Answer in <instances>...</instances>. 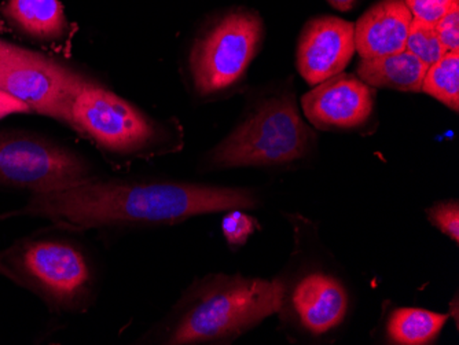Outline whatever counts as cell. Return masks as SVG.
<instances>
[{
	"mask_svg": "<svg viewBox=\"0 0 459 345\" xmlns=\"http://www.w3.org/2000/svg\"><path fill=\"white\" fill-rule=\"evenodd\" d=\"M311 131L290 95L271 99L230 134L210 154L216 168L280 166L306 154Z\"/></svg>",
	"mask_w": 459,
	"mask_h": 345,
	"instance_id": "obj_4",
	"label": "cell"
},
{
	"mask_svg": "<svg viewBox=\"0 0 459 345\" xmlns=\"http://www.w3.org/2000/svg\"><path fill=\"white\" fill-rule=\"evenodd\" d=\"M443 47L447 51H459V2L435 25Z\"/></svg>",
	"mask_w": 459,
	"mask_h": 345,
	"instance_id": "obj_21",
	"label": "cell"
},
{
	"mask_svg": "<svg viewBox=\"0 0 459 345\" xmlns=\"http://www.w3.org/2000/svg\"><path fill=\"white\" fill-rule=\"evenodd\" d=\"M447 319L445 314L422 308H399L389 318L388 334L396 344H427L440 333Z\"/></svg>",
	"mask_w": 459,
	"mask_h": 345,
	"instance_id": "obj_15",
	"label": "cell"
},
{
	"mask_svg": "<svg viewBox=\"0 0 459 345\" xmlns=\"http://www.w3.org/2000/svg\"><path fill=\"white\" fill-rule=\"evenodd\" d=\"M20 113H30V108L0 90V118L10 115H20Z\"/></svg>",
	"mask_w": 459,
	"mask_h": 345,
	"instance_id": "obj_22",
	"label": "cell"
},
{
	"mask_svg": "<svg viewBox=\"0 0 459 345\" xmlns=\"http://www.w3.org/2000/svg\"><path fill=\"white\" fill-rule=\"evenodd\" d=\"M4 12L22 32L40 40L62 38L68 27L59 0H9Z\"/></svg>",
	"mask_w": 459,
	"mask_h": 345,
	"instance_id": "obj_14",
	"label": "cell"
},
{
	"mask_svg": "<svg viewBox=\"0 0 459 345\" xmlns=\"http://www.w3.org/2000/svg\"><path fill=\"white\" fill-rule=\"evenodd\" d=\"M0 275L56 311L89 307L94 278L86 254L62 239H22L0 251Z\"/></svg>",
	"mask_w": 459,
	"mask_h": 345,
	"instance_id": "obj_3",
	"label": "cell"
},
{
	"mask_svg": "<svg viewBox=\"0 0 459 345\" xmlns=\"http://www.w3.org/2000/svg\"><path fill=\"white\" fill-rule=\"evenodd\" d=\"M427 69L422 61L404 50L391 56L362 58L358 65V76L370 87L419 92Z\"/></svg>",
	"mask_w": 459,
	"mask_h": 345,
	"instance_id": "obj_13",
	"label": "cell"
},
{
	"mask_svg": "<svg viewBox=\"0 0 459 345\" xmlns=\"http://www.w3.org/2000/svg\"><path fill=\"white\" fill-rule=\"evenodd\" d=\"M421 91L459 110V51H447L437 63L428 66Z\"/></svg>",
	"mask_w": 459,
	"mask_h": 345,
	"instance_id": "obj_16",
	"label": "cell"
},
{
	"mask_svg": "<svg viewBox=\"0 0 459 345\" xmlns=\"http://www.w3.org/2000/svg\"><path fill=\"white\" fill-rule=\"evenodd\" d=\"M84 77L54 59L20 48L0 68V90L21 100L30 112L69 125L72 102Z\"/></svg>",
	"mask_w": 459,
	"mask_h": 345,
	"instance_id": "obj_8",
	"label": "cell"
},
{
	"mask_svg": "<svg viewBox=\"0 0 459 345\" xmlns=\"http://www.w3.org/2000/svg\"><path fill=\"white\" fill-rule=\"evenodd\" d=\"M301 107L312 125L324 130L362 125L373 112L374 95L359 77L340 73L307 92Z\"/></svg>",
	"mask_w": 459,
	"mask_h": 345,
	"instance_id": "obj_10",
	"label": "cell"
},
{
	"mask_svg": "<svg viewBox=\"0 0 459 345\" xmlns=\"http://www.w3.org/2000/svg\"><path fill=\"white\" fill-rule=\"evenodd\" d=\"M406 50L417 56L427 66L437 63L447 50L443 47L435 25L412 17L407 35Z\"/></svg>",
	"mask_w": 459,
	"mask_h": 345,
	"instance_id": "obj_17",
	"label": "cell"
},
{
	"mask_svg": "<svg viewBox=\"0 0 459 345\" xmlns=\"http://www.w3.org/2000/svg\"><path fill=\"white\" fill-rule=\"evenodd\" d=\"M263 40V22L256 13L233 12L221 18L190 56L195 86L201 95L233 86L254 61Z\"/></svg>",
	"mask_w": 459,
	"mask_h": 345,
	"instance_id": "obj_6",
	"label": "cell"
},
{
	"mask_svg": "<svg viewBox=\"0 0 459 345\" xmlns=\"http://www.w3.org/2000/svg\"><path fill=\"white\" fill-rule=\"evenodd\" d=\"M412 17L436 25L459 0H404Z\"/></svg>",
	"mask_w": 459,
	"mask_h": 345,
	"instance_id": "obj_20",
	"label": "cell"
},
{
	"mask_svg": "<svg viewBox=\"0 0 459 345\" xmlns=\"http://www.w3.org/2000/svg\"><path fill=\"white\" fill-rule=\"evenodd\" d=\"M254 193L237 187L92 177L56 192L30 194L20 210L0 218L33 216L74 230L178 223L192 216L249 210Z\"/></svg>",
	"mask_w": 459,
	"mask_h": 345,
	"instance_id": "obj_1",
	"label": "cell"
},
{
	"mask_svg": "<svg viewBox=\"0 0 459 345\" xmlns=\"http://www.w3.org/2000/svg\"><path fill=\"white\" fill-rule=\"evenodd\" d=\"M334 9L340 10V12H348L357 4L358 0H327Z\"/></svg>",
	"mask_w": 459,
	"mask_h": 345,
	"instance_id": "obj_24",
	"label": "cell"
},
{
	"mask_svg": "<svg viewBox=\"0 0 459 345\" xmlns=\"http://www.w3.org/2000/svg\"><path fill=\"white\" fill-rule=\"evenodd\" d=\"M69 125L121 156L143 151L157 136L153 121L141 110L87 79L72 102Z\"/></svg>",
	"mask_w": 459,
	"mask_h": 345,
	"instance_id": "obj_7",
	"label": "cell"
},
{
	"mask_svg": "<svg viewBox=\"0 0 459 345\" xmlns=\"http://www.w3.org/2000/svg\"><path fill=\"white\" fill-rule=\"evenodd\" d=\"M355 27L337 17L312 20L301 32L298 68L311 86L342 73L355 53Z\"/></svg>",
	"mask_w": 459,
	"mask_h": 345,
	"instance_id": "obj_9",
	"label": "cell"
},
{
	"mask_svg": "<svg viewBox=\"0 0 459 345\" xmlns=\"http://www.w3.org/2000/svg\"><path fill=\"white\" fill-rule=\"evenodd\" d=\"M285 285L236 275L204 280L169 334V344L233 339L282 308Z\"/></svg>",
	"mask_w": 459,
	"mask_h": 345,
	"instance_id": "obj_2",
	"label": "cell"
},
{
	"mask_svg": "<svg viewBox=\"0 0 459 345\" xmlns=\"http://www.w3.org/2000/svg\"><path fill=\"white\" fill-rule=\"evenodd\" d=\"M20 48L21 47H18V46L10 45V43L0 40V68H2L4 64L9 63L10 59L20 51Z\"/></svg>",
	"mask_w": 459,
	"mask_h": 345,
	"instance_id": "obj_23",
	"label": "cell"
},
{
	"mask_svg": "<svg viewBox=\"0 0 459 345\" xmlns=\"http://www.w3.org/2000/svg\"><path fill=\"white\" fill-rule=\"evenodd\" d=\"M91 167L64 146L24 133H0V185L30 194L92 179Z\"/></svg>",
	"mask_w": 459,
	"mask_h": 345,
	"instance_id": "obj_5",
	"label": "cell"
},
{
	"mask_svg": "<svg viewBox=\"0 0 459 345\" xmlns=\"http://www.w3.org/2000/svg\"><path fill=\"white\" fill-rule=\"evenodd\" d=\"M293 304L301 323L316 334L326 333L342 323L348 298L339 280L325 274H309L299 282Z\"/></svg>",
	"mask_w": 459,
	"mask_h": 345,
	"instance_id": "obj_12",
	"label": "cell"
},
{
	"mask_svg": "<svg viewBox=\"0 0 459 345\" xmlns=\"http://www.w3.org/2000/svg\"><path fill=\"white\" fill-rule=\"evenodd\" d=\"M412 14L404 0H381L358 20L355 48L362 58L391 56L406 50Z\"/></svg>",
	"mask_w": 459,
	"mask_h": 345,
	"instance_id": "obj_11",
	"label": "cell"
},
{
	"mask_svg": "<svg viewBox=\"0 0 459 345\" xmlns=\"http://www.w3.org/2000/svg\"><path fill=\"white\" fill-rule=\"evenodd\" d=\"M428 216L432 225L439 229L446 236L459 241V207L456 201H448L442 204H436L435 207L428 210Z\"/></svg>",
	"mask_w": 459,
	"mask_h": 345,
	"instance_id": "obj_19",
	"label": "cell"
},
{
	"mask_svg": "<svg viewBox=\"0 0 459 345\" xmlns=\"http://www.w3.org/2000/svg\"><path fill=\"white\" fill-rule=\"evenodd\" d=\"M242 210L229 211L221 221V230L230 246H244L247 237L257 228L256 219L250 218Z\"/></svg>",
	"mask_w": 459,
	"mask_h": 345,
	"instance_id": "obj_18",
	"label": "cell"
}]
</instances>
